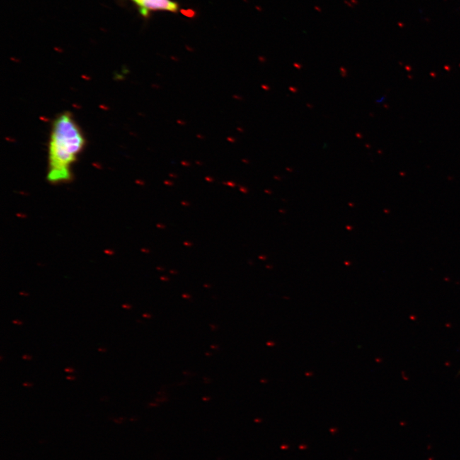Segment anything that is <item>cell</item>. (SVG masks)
<instances>
[{
  "instance_id": "cell-5",
  "label": "cell",
  "mask_w": 460,
  "mask_h": 460,
  "mask_svg": "<svg viewBox=\"0 0 460 460\" xmlns=\"http://www.w3.org/2000/svg\"><path fill=\"white\" fill-rule=\"evenodd\" d=\"M13 322V324H17V325H22V324H23L21 321H19L18 319H16V320H14Z\"/></svg>"
},
{
  "instance_id": "cell-1",
  "label": "cell",
  "mask_w": 460,
  "mask_h": 460,
  "mask_svg": "<svg viewBox=\"0 0 460 460\" xmlns=\"http://www.w3.org/2000/svg\"><path fill=\"white\" fill-rule=\"evenodd\" d=\"M85 145L81 129L70 113H64L53 122L49 144L48 179L59 183L71 178L72 165Z\"/></svg>"
},
{
  "instance_id": "cell-4",
  "label": "cell",
  "mask_w": 460,
  "mask_h": 460,
  "mask_svg": "<svg viewBox=\"0 0 460 460\" xmlns=\"http://www.w3.org/2000/svg\"><path fill=\"white\" fill-rule=\"evenodd\" d=\"M23 359L25 360H31V356L28 355H25L23 356Z\"/></svg>"
},
{
  "instance_id": "cell-7",
  "label": "cell",
  "mask_w": 460,
  "mask_h": 460,
  "mask_svg": "<svg viewBox=\"0 0 460 460\" xmlns=\"http://www.w3.org/2000/svg\"><path fill=\"white\" fill-rule=\"evenodd\" d=\"M23 386H25V387H31V386H32V384L28 383V382H26V383L23 384Z\"/></svg>"
},
{
  "instance_id": "cell-3",
  "label": "cell",
  "mask_w": 460,
  "mask_h": 460,
  "mask_svg": "<svg viewBox=\"0 0 460 460\" xmlns=\"http://www.w3.org/2000/svg\"><path fill=\"white\" fill-rule=\"evenodd\" d=\"M65 372L67 373H73L74 372V370L72 369V368L68 367L65 370Z\"/></svg>"
},
{
  "instance_id": "cell-8",
  "label": "cell",
  "mask_w": 460,
  "mask_h": 460,
  "mask_svg": "<svg viewBox=\"0 0 460 460\" xmlns=\"http://www.w3.org/2000/svg\"><path fill=\"white\" fill-rule=\"evenodd\" d=\"M123 307H124V308H130V307L126 306V305H123Z\"/></svg>"
},
{
  "instance_id": "cell-6",
  "label": "cell",
  "mask_w": 460,
  "mask_h": 460,
  "mask_svg": "<svg viewBox=\"0 0 460 460\" xmlns=\"http://www.w3.org/2000/svg\"><path fill=\"white\" fill-rule=\"evenodd\" d=\"M66 379L67 380H69V381H74V380L76 379V377L70 376V377H67Z\"/></svg>"
},
{
  "instance_id": "cell-2",
  "label": "cell",
  "mask_w": 460,
  "mask_h": 460,
  "mask_svg": "<svg viewBox=\"0 0 460 460\" xmlns=\"http://www.w3.org/2000/svg\"><path fill=\"white\" fill-rule=\"evenodd\" d=\"M141 8L144 16L148 15L150 11H167L176 12L178 4L171 0H134Z\"/></svg>"
}]
</instances>
